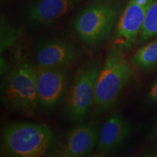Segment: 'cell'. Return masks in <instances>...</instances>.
<instances>
[{
  "mask_svg": "<svg viewBox=\"0 0 157 157\" xmlns=\"http://www.w3.org/2000/svg\"><path fill=\"white\" fill-rule=\"evenodd\" d=\"M154 1L129 0L116 26L113 44L123 51L132 48L138 38L147 12Z\"/></svg>",
  "mask_w": 157,
  "mask_h": 157,
  "instance_id": "obj_6",
  "label": "cell"
},
{
  "mask_svg": "<svg viewBox=\"0 0 157 157\" xmlns=\"http://www.w3.org/2000/svg\"><path fill=\"white\" fill-rule=\"evenodd\" d=\"M155 36H157V0L153 2L147 12L137 43H143Z\"/></svg>",
  "mask_w": 157,
  "mask_h": 157,
  "instance_id": "obj_13",
  "label": "cell"
},
{
  "mask_svg": "<svg viewBox=\"0 0 157 157\" xmlns=\"http://www.w3.org/2000/svg\"><path fill=\"white\" fill-rule=\"evenodd\" d=\"M146 103L151 105H157V79L152 84L147 94Z\"/></svg>",
  "mask_w": 157,
  "mask_h": 157,
  "instance_id": "obj_15",
  "label": "cell"
},
{
  "mask_svg": "<svg viewBox=\"0 0 157 157\" xmlns=\"http://www.w3.org/2000/svg\"><path fill=\"white\" fill-rule=\"evenodd\" d=\"M147 154H148L147 156H157V149L156 151H154L148 153Z\"/></svg>",
  "mask_w": 157,
  "mask_h": 157,
  "instance_id": "obj_18",
  "label": "cell"
},
{
  "mask_svg": "<svg viewBox=\"0 0 157 157\" xmlns=\"http://www.w3.org/2000/svg\"><path fill=\"white\" fill-rule=\"evenodd\" d=\"M68 74L63 68L36 66L37 95L39 105L52 110L58 105L66 93Z\"/></svg>",
  "mask_w": 157,
  "mask_h": 157,
  "instance_id": "obj_7",
  "label": "cell"
},
{
  "mask_svg": "<svg viewBox=\"0 0 157 157\" xmlns=\"http://www.w3.org/2000/svg\"><path fill=\"white\" fill-rule=\"evenodd\" d=\"M97 128L92 124H82L72 128L66 135L60 156L82 157L90 154L98 143Z\"/></svg>",
  "mask_w": 157,
  "mask_h": 157,
  "instance_id": "obj_9",
  "label": "cell"
},
{
  "mask_svg": "<svg viewBox=\"0 0 157 157\" xmlns=\"http://www.w3.org/2000/svg\"><path fill=\"white\" fill-rule=\"evenodd\" d=\"M148 138L150 140H156L157 139V120L155 122L154 127L151 131L150 134L148 135Z\"/></svg>",
  "mask_w": 157,
  "mask_h": 157,
  "instance_id": "obj_17",
  "label": "cell"
},
{
  "mask_svg": "<svg viewBox=\"0 0 157 157\" xmlns=\"http://www.w3.org/2000/svg\"><path fill=\"white\" fill-rule=\"evenodd\" d=\"M130 63L135 68L150 71L157 68V39L143 45L133 54Z\"/></svg>",
  "mask_w": 157,
  "mask_h": 157,
  "instance_id": "obj_12",
  "label": "cell"
},
{
  "mask_svg": "<svg viewBox=\"0 0 157 157\" xmlns=\"http://www.w3.org/2000/svg\"><path fill=\"white\" fill-rule=\"evenodd\" d=\"M37 66L44 68H63L73 63L81 56L80 49L63 39H47L35 47Z\"/></svg>",
  "mask_w": 157,
  "mask_h": 157,
  "instance_id": "obj_8",
  "label": "cell"
},
{
  "mask_svg": "<svg viewBox=\"0 0 157 157\" xmlns=\"http://www.w3.org/2000/svg\"><path fill=\"white\" fill-rule=\"evenodd\" d=\"M134 66L125 58L124 51L111 44L96 84L95 105L98 112H105L117 103L134 76Z\"/></svg>",
  "mask_w": 157,
  "mask_h": 157,
  "instance_id": "obj_4",
  "label": "cell"
},
{
  "mask_svg": "<svg viewBox=\"0 0 157 157\" xmlns=\"http://www.w3.org/2000/svg\"><path fill=\"white\" fill-rule=\"evenodd\" d=\"M10 68V66L6 60L5 57L1 56V76L2 77L6 74L8 72V71Z\"/></svg>",
  "mask_w": 157,
  "mask_h": 157,
  "instance_id": "obj_16",
  "label": "cell"
},
{
  "mask_svg": "<svg viewBox=\"0 0 157 157\" xmlns=\"http://www.w3.org/2000/svg\"><path fill=\"white\" fill-rule=\"evenodd\" d=\"M132 132V126L122 115L115 113L108 118L99 132L98 151L109 154L119 148Z\"/></svg>",
  "mask_w": 157,
  "mask_h": 157,
  "instance_id": "obj_10",
  "label": "cell"
},
{
  "mask_svg": "<svg viewBox=\"0 0 157 157\" xmlns=\"http://www.w3.org/2000/svg\"><path fill=\"white\" fill-rule=\"evenodd\" d=\"M3 76L2 101L8 109L24 116H32L38 108L36 67L22 52H17Z\"/></svg>",
  "mask_w": 157,
  "mask_h": 157,
  "instance_id": "obj_1",
  "label": "cell"
},
{
  "mask_svg": "<svg viewBox=\"0 0 157 157\" xmlns=\"http://www.w3.org/2000/svg\"><path fill=\"white\" fill-rule=\"evenodd\" d=\"M56 145V137L44 124L14 122L2 132V149L15 157H39L50 154Z\"/></svg>",
  "mask_w": 157,
  "mask_h": 157,
  "instance_id": "obj_3",
  "label": "cell"
},
{
  "mask_svg": "<svg viewBox=\"0 0 157 157\" xmlns=\"http://www.w3.org/2000/svg\"><path fill=\"white\" fill-rule=\"evenodd\" d=\"M124 0H93L74 18L73 27L84 46L92 50L105 44L122 13Z\"/></svg>",
  "mask_w": 157,
  "mask_h": 157,
  "instance_id": "obj_2",
  "label": "cell"
},
{
  "mask_svg": "<svg viewBox=\"0 0 157 157\" xmlns=\"http://www.w3.org/2000/svg\"><path fill=\"white\" fill-rule=\"evenodd\" d=\"M80 0H37L29 7V18L35 23L49 24L73 9Z\"/></svg>",
  "mask_w": 157,
  "mask_h": 157,
  "instance_id": "obj_11",
  "label": "cell"
},
{
  "mask_svg": "<svg viewBox=\"0 0 157 157\" xmlns=\"http://www.w3.org/2000/svg\"><path fill=\"white\" fill-rule=\"evenodd\" d=\"M21 35V30L14 26L6 25L2 21L1 39H0V52L1 55L10 48Z\"/></svg>",
  "mask_w": 157,
  "mask_h": 157,
  "instance_id": "obj_14",
  "label": "cell"
},
{
  "mask_svg": "<svg viewBox=\"0 0 157 157\" xmlns=\"http://www.w3.org/2000/svg\"><path fill=\"white\" fill-rule=\"evenodd\" d=\"M102 68L99 60H90L77 71L68 95L66 113L73 122L83 121L94 105L96 84Z\"/></svg>",
  "mask_w": 157,
  "mask_h": 157,
  "instance_id": "obj_5",
  "label": "cell"
}]
</instances>
